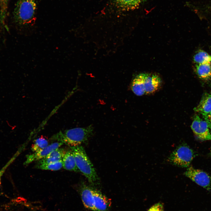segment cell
I'll list each match as a JSON object with an SVG mask.
<instances>
[{"instance_id": "cell-25", "label": "cell", "mask_w": 211, "mask_h": 211, "mask_svg": "<svg viewBox=\"0 0 211 211\" xmlns=\"http://www.w3.org/2000/svg\"></svg>"}, {"instance_id": "cell-14", "label": "cell", "mask_w": 211, "mask_h": 211, "mask_svg": "<svg viewBox=\"0 0 211 211\" xmlns=\"http://www.w3.org/2000/svg\"><path fill=\"white\" fill-rule=\"evenodd\" d=\"M147 0H112L115 5L121 9L126 11L138 8Z\"/></svg>"}, {"instance_id": "cell-16", "label": "cell", "mask_w": 211, "mask_h": 211, "mask_svg": "<svg viewBox=\"0 0 211 211\" xmlns=\"http://www.w3.org/2000/svg\"><path fill=\"white\" fill-rule=\"evenodd\" d=\"M62 160L63 167L64 169L75 172L79 171L76 165L74 156L71 149L67 151Z\"/></svg>"}, {"instance_id": "cell-18", "label": "cell", "mask_w": 211, "mask_h": 211, "mask_svg": "<svg viewBox=\"0 0 211 211\" xmlns=\"http://www.w3.org/2000/svg\"><path fill=\"white\" fill-rule=\"evenodd\" d=\"M193 60L196 64L211 62V55L204 51L200 50L195 54Z\"/></svg>"}, {"instance_id": "cell-22", "label": "cell", "mask_w": 211, "mask_h": 211, "mask_svg": "<svg viewBox=\"0 0 211 211\" xmlns=\"http://www.w3.org/2000/svg\"><path fill=\"white\" fill-rule=\"evenodd\" d=\"M203 118L207 123L209 128H211V112Z\"/></svg>"}, {"instance_id": "cell-4", "label": "cell", "mask_w": 211, "mask_h": 211, "mask_svg": "<svg viewBox=\"0 0 211 211\" xmlns=\"http://www.w3.org/2000/svg\"><path fill=\"white\" fill-rule=\"evenodd\" d=\"M194 157L193 151L185 144L178 146L168 158V161L178 167H188Z\"/></svg>"}, {"instance_id": "cell-12", "label": "cell", "mask_w": 211, "mask_h": 211, "mask_svg": "<svg viewBox=\"0 0 211 211\" xmlns=\"http://www.w3.org/2000/svg\"><path fill=\"white\" fill-rule=\"evenodd\" d=\"M194 110L203 118L209 114L211 112V93L205 94Z\"/></svg>"}, {"instance_id": "cell-6", "label": "cell", "mask_w": 211, "mask_h": 211, "mask_svg": "<svg viewBox=\"0 0 211 211\" xmlns=\"http://www.w3.org/2000/svg\"><path fill=\"white\" fill-rule=\"evenodd\" d=\"M195 135L199 139L203 140H211V133L206 121L199 115H196L193 118L191 125Z\"/></svg>"}, {"instance_id": "cell-2", "label": "cell", "mask_w": 211, "mask_h": 211, "mask_svg": "<svg viewBox=\"0 0 211 211\" xmlns=\"http://www.w3.org/2000/svg\"><path fill=\"white\" fill-rule=\"evenodd\" d=\"M37 0H18L13 12L14 20L19 26L27 27L35 20Z\"/></svg>"}, {"instance_id": "cell-17", "label": "cell", "mask_w": 211, "mask_h": 211, "mask_svg": "<svg viewBox=\"0 0 211 211\" xmlns=\"http://www.w3.org/2000/svg\"><path fill=\"white\" fill-rule=\"evenodd\" d=\"M195 70L200 79L207 81L211 78V62L196 64Z\"/></svg>"}, {"instance_id": "cell-26", "label": "cell", "mask_w": 211, "mask_h": 211, "mask_svg": "<svg viewBox=\"0 0 211 211\" xmlns=\"http://www.w3.org/2000/svg\"><path fill=\"white\" fill-rule=\"evenodd\" d=\"M210 93H211V92Z\"/></svg>"}, {"instance_id": "cell-3", "label": "cell", "mask_w": 211, "mask_h": 211, "mask_svg": "<svg viewBox=\"0 0 211 211\" xmlns=\"http://www.w3.org/2000/svg\"><path fill=\"white\" fill-rule=\"evenodd\" d=\"M70 148L79 171L83 173L91 184L96 183L98 180V177L84 148L82 146H79L70 147Z\"/></svg>"}, {"instance_id": "cell-19", "label": "cell", "mask_w": 211, "mask_h": 211, "mask_svg": "<svg viewBox=\"0 0 211 211\" xmlns=\"http://www.w3.org/2000/svg\"><path fill=\"white\" fill-rule=\"evenodd\" d=\"M35 167L37 169L42 170L57 171L63 167L62 160L49 164H36Z\"/></svg>"}, {"instance_id": "cell-1", "label": "cell", "mask_w": 211, "mask_h": 211, "mask_svg": "<svg viewBox=\"0 0 211 211\" xmlns=\"http://www.w3.org/2000/svg\"><path fill=\"white\" fill-rule=\"evenodd\" d=\"M91 125L85 127H77L60 131L51 139L64 143L70 147L80 146L88 140L93 134Z\"/></svg>"}, {"instance_id": "cell-21", "label": "cell", "mask_w": 211, "mask_h": 211, "mask_svg": "<svg viewBox=\"0 0 211 211\" xmlns=\"http://www.w3.org/2000/svg\"><path fill=\"white\" fill-rule=\"evenodd\" d=\"M147 211H164L163 204L160 203H156L152 206Z\"/></svg>"}, {"instance_id": "cell-8", "label": "cell", "mask_w": 211, "mask_h": 211, "mask_svg": "<svg viewBox=\"0 0 211 211\" xmlns=\"http://www.w3.org/2000/svg\"><path fill=\"white\" fill-rule=\"evenodd\" d=\"M63 144L62 143L60 142H54L48 145L43 149L27 155L26 156V160L24 164L26 165L32 162L42 159L53 150L60 147Z\"/></svg>"}, {"instance_id": "cell-7", "label": "cell", "mask_w": 211, "mask_h": 211, "mask_svg": "<svg viewBox=\"0 0 211 211\" xmlns=\"http://www.w3.org/2000/svg\"><path fill=\"white\" fill-rule=\"evenodd\" d=\"M187 5L200 17L211 20V0H197Z\"/></svg>"}, {"instance_id": "cell-23", "label": "cell", "mask_w": 211, "mask_h": 211, "mask_svg": "<svg viewBox=\"0 0 211 211\" xmlns=\"http://www.w3.org/2000/svg\"><path fill=\"white\" fill-rule=\"evenodd\" d=\"M12 162L11 160H10L7 163V164L4 167L3 169H2L1 170H0V187L1 185V179L2 176L5 170H6V168L10 164L11 162Z\"/></svg>"}, {"instance_id": "cell-13", "label": "cell", "mask_w": 211, "mask_h": 211, "mask_svg": "<svg viewBox=\"0 0 211 211\" xmlns=\"http://www.w3.org/2000/svg\"><path fill=\"white\" fill-rule=\"evenodd\" d=\"M67 151L63 148L59 147L53 150L46 156L38 161L36 164H41L53 163L62 159Z\"/></svg>"}, {"instance_id": "cell-20", "label": "cell", "mask_w": 211, "mask_h": 211, "mask_svg": "<svg viewBox=\"0 0 211 211\" xmlns=\"http://www.w3.org/2000/svg\"><path fill=\"white\" fill-rule=\"evenodd\" d=\"M48 145V141L42 136L36 139L31 147L33 152H37L45 148Z\"/></svg>"}, {"instance_id": "cell-24", "label": "cell", "mask_w": 211, "mask_h": 211, "mask_svg": "<svg viewBox=\"0 0 211 211\" xmlns=\"http://www.w3.org/2000/svg\"><path fill=\"white\" fill-rule=\"evenodd\" d=\"M8 0H0V4L4 5L6 4Z\"/></svg>"}, {"instance_id": "cell-15", "label": "cell", "mask_w": 211, "mask_h": 211, "mask_svg": "<svg viewBox=\"0 0 211 211\" xmlns=\"http://www.w3.org/2000/svg\"><path fill=\"white\" fill-rule=\"evenodd\" d=\"M133 92L137 96H142L145 94L143 74H140L133 80L131 84Z\"/></svg>"}, {"instance_id": "cell-5", "label": "cell", "mask_w": 211, "mask_h": 211, "mask_svg": "<svg viewBox=\"0 0 211 211\" xmlns=\"http://www.w3.org/2000/svg\"><path fill=\"white\" fill-rule=\"evenodd\" d=\"M184 174L199 186L207 190H211V177L206 172L190 167Z\"/></svg>"}, {"instance_id": "cell-9", "label": "cell", "mask_w": 211, "mask_h": 211, "mask_svg": "<svg viewBox=\"0 0 211 211\" xmlns=\"http://www.w3.org/2000/svg\"><path fill=\"white\" fill-rule=\"evenodd\" d=\"M145 94H152L159 89L161 84V80L157 74L143 73Z\"/></svg>"}, {"instance_id": "cell-10", "label": "cell", "mask_w": 211, "mask_h": 211, "mask_svg": "<svg viewBox=\"0 0 211 211\" xmlns=\"http://www.w3.org/2000/svg\"><path fill=\"white\" fill-rule=\"evenodd\" d=\"M81 199L84 206L92 211H94L93 188L81 183L79 189Z\"/></svg>"}, {"instance_id": "cell-11", "label": "cell", "mask_w": 211, "mask_h": 211, "mask_svg": "<svg viewBox=\"0 0 211 211\" xmlns=\"http://www.w3.org/2000/svg\"><path fill=\"white\" fill-rule=\"evenodd\" d=\"M94 211H110V202L102 193L93 188Z\"/></svg>"}]
</instances>
